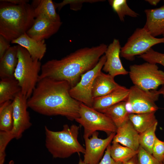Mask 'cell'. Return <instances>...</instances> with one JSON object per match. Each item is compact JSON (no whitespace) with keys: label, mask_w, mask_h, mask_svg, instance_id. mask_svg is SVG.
Returning a JSON list of instances; mask_svg holds the SVG:
<instances>
[{"label":"cell","mask_w":164,"mask_h":164,"mask_svg":"<svg viewBox=\"0 0 164 164\" xmlns=\"http://www.w3.org/2000/svg\"><path fill=\"white\" fill-rule=\"evenodd\" d=\"M67 81L48 78L39 80L30 97L28 107L39 114L61 115L72 121L79 117L81 102L70 95Z\"/></svg>","instance_id":"obj_1"},{"label":"cell","mask_w":164,"mask_h":164,"mask_svg":"<svg viewBox=\"0 0 164 164\" xmlns=\"http://www.w3.org/2000/svg\"><path fill=\"white\" fill-rule=\"evenodd\" d=\"M108 46L101 43L96 46L79 49L60 59H52L42 65L39 80L48 78L65 80L71 88L80 81L82 76L94 68L104 55Z\"/></svg>","instance_id":"obj_2"},{"label":"cell","mask_w":164,"mask_h":164,"mask_svg":"<svg viewBox=\"0 0 164 164\" xmlns=\"http://www.w3.org/2000/svg\"><path fill=\"white\" fill-rule=\"evenodd\" d=\"M35 19L34 9L28 3L15 5L0 0V35L9 42L26 33Z\"/></svg>","instance_id":"obj_3"},{"label":"cell","mask_w":164,"mask_h":164,"mask_svg":"<svg viewBox=\"0 0 164 164\" xmlns=\"http://www.w3.org/2000/svg\"><path fill=\"white\" fill-rule=\"evenodd\" d=\"M44 129L45 146L53 158L65 159L75 153H84L85 148L78 140L79 126L65 124L62 130L54 131L45 126Z\"/></svg>","instance_id":"obj_4"},{"label":"cell","mask_w":164,"mask_h":164,"mask_svg":"<svg viewBox=\"0 0 164 164\" xmlns=\"http://www.w3.org/2000/svg\"><path fill=\"white\" fill-rule=\"evenodd\" d=\"M18 62L14 78L27 99L32 95L39 80L42 65L40 61L33 59L24 47L18 45Z\"/></svg>","instance_id":"obj_5"},{"label":"cell","mask_w":164,"mask_h":164,"mask_svg":"<svg viewBox=\"0 0 164 164\" xmlns=\"http://www.w3.org/2000/svg\"><path fill=\"white\" fill-rule=\"evenodd\" d=\"M79 115L75 120L84 128V138L97 131L104 132L108 135L116 132L117 127L107 115L81 103Z\"/></svg>","instance_id":"obj_6"},{"label":"cell","mask_w":164,"mask_h":164,"mask_svg":"<svg viewBox=\"0 0 164 164\" xmlns=\"http://www.w3.org/2000/svg\"><path fill=\"white\" fill-rule=\"evenodd\" d=\"M128 74L134 85L146 91L157 90L164 84V72L156 64L148 62L134 64L129 67Z\"/></svg>","instance_id":"obj_7"},{"label":"cell","mask_w":164,"mask_h":164,"mask_svg":"<svg viewBox=\"0 0 164 164\" xmlns=\"http://www.w3.org/2000/svg\"><path fill=\"white\" fill-rule=\"evenodd\" d=\"M161 43H164V37L156 38L144 27L137 28L121 47L120 56L127 60L132 61L135 56L143 54L152 46Z\"/></svg>","instance_id":"obj_8"},{"label":"cell","mask_w":164,"mask_h":164,"mask_svg":"<svg viewBox=\"0 0 164 164\" xmlns=\"http://www.w3.org/2000/svg\"><path fill=\"white\" fill-rule=\"evenodd\" d=\"M106 61V57L104 55L96 66L83 74L79 82L70 88L69 93L72 98L92 108L94 100L92 94L93 84L96 77L101 71Z\"/></svg>","instance_id":"obj_9"},{"label":"cell","mask_w":164,"mask_h":164,"mask_svg":"<svg viewBox=\"0 0 164 164\" xmlns=\"http://www.w3.org/2000/svg\"><path fill=\"white\" fill-rule=\"evenodd\" d=\"M129 90L127 100L132 104L133 114L155 112L158 109L155 102L159 95L157 90L146 91L134 85Z\"/></svg>","instance_id":"obj_10"},{"label":"cell","mask_w":164,"mask_h":164,"mask_svg":"<svg viewBox=\"0 0 164 164\" xmlns=\"http://www.w3.org/2000/svg\"><path fill=\"white\" fill-rule=\"evenodd\" d=\"M27 100L20 92L12 101L13 123L10 132L17 139L20 138L23 132L32 125L27 109Z\"/></svg>","instance_id":"obj_11"},{"label":"cell","mask_w":164,"mask_h":164,"mask_svg":"<svg viewBox=\"0 0 164 164\" xmlns=\"http://www.w3.org/2000/svg\"><path fill=\"white\" fill-rule=\"evenodd\" d=\"M116 133H113L105 139L98 137V132H94L90 138H84L85 152L83 161L86 164H98L104 152L112 142Z\"/></svg>","instance_id":"obj_12"},{"label":"cell","mask_w":164,"mask_h":164,"mask_svg":"<svg viewBox=\"0 0 164 164\" xmlns=\"http://www.w3.org/2000/svg\"><path fill=\"white\" fill-rule=\"evenodd\" d=\"M121 48L119 40L114 39L108 46L104 53L106 61L102 69L114 77L128 74V72L123 67L120 59Z\"/></svg>","instance_id":"obj_13"},{"label":"cell","mask_w":164,"mask_h":164,"mask_svg":"<svg viewBox=\"0 0 164 164\" xmlns=\"http://www.w3.org/2000/svg\"><path fill=\"white\" fill-rule=\"evenodd\" d=\"M62 22L45 19L35 18L34 23L26 32L30 37L37 41L45 40L57 32Z\"/></svg>","instance_id":"obj_14"},{"label":"cell","mask_w":164,"mask_h":164,"mask_svg":"<svg viewBox=\"0 0 164 164\" xmlns=\"http://www.w3.org/2000/svg\"><path fill=\"white\" fill-rule=\"evenodd\" d=\"M139 135L129 119L117 128L112 142L118 143L137 151L140 146Z\"/></svg>","instance_id":"obj_15"},{"label":"cell","mask_w":164,"mask_h":164,"mask_svg":"<svg viewBox=\"0 0 164 164\" xmlns=\"http://www.w3.org/2000/svg\"><path fill=\"white\" fill-rule=\"evenodd\" d=\"M146 20L144 28L154 37L164 35V1L161 7L145 10Z\"/></svg>","instance_id":"obj_16"},{"label":"cell","mask_w":164,"mask_h":164,"mask_svg":"<svg viewBox=\"0 0 164 164\" xmlns=\"http://www.w3.org/2000/svg\"><path fill=\"white\" fill-rule=\"evenodd\" d=\"M129 89L120 86L110 93L103 96L94 99L92 108L101 112L116 104L127 100Z\"/></svg>","instance_id":"obj_17"},{"label":"cell","mask_w":164,"mask_h":164,"mask_svg":"<svg viewBox=\"0 0 164 164\" xmlns=\"http://www.w3.org/2000/svg\"><path fill=\"white\" fill-rule=\"evenodd\" d=\"M11 43L17 44L24 48L35 60H41L46 52V46L45 40L36 41L29 37L26 33L12 41Z\"/></svg>","instance_id":"obj_18"},{"label":"cell","mask_w":164,"mask_h":164,"mask_svg":"<svg viewBox=\"0 0 164 164\" xmlns=\"http://www.w3.org/2000/svg\"><path fill=\"white\" fill-rule=\"evenodd\" d=\"M114 77L101 71L96 77L93 82L92 94L94 99L105 95L118 88Z\"/></svg>","instance_id":"obj_19"},{"label":"cell","mask_w":164,"mask_h":164,"mask_svg":"<svg viewBox=\"0 0 164 164\" xmlns=\"http://www.w3.org/2000/svg\"><path fill=\"white\" fill-rule=\"evenodd\" d=\"M18 45L10 46L0 58V79L14 77L18 62Z\"/></svg>","instance_id":"obj_20"},{"label":"cell","mask_w":164,"mask_h":164,"mask_svg":"<svg viewBox=\"0 0 164 164\" xmlns=\"http://www.w3.org/2000/svg\"><path fill=\"white\" fill-rule=\"evenodd\" d=\"M31 5L34 9L35 18L61 22L60 16L56 12L54 3L52 0H33Z\"/></svg>","instance_id":"obj_21"},{"label":"cell","mask_w":164,"mask_h":164,"mask_svg":"<svg viewBox=\"0 0 164 164\" xmlns=\"http://www.w3.org/2000/svg\"><path fill=\"white\" fill-rule=\"evenodd\" d=\"M21 92V88L14 77L2 78L0 81V104L12 101Z\"/></svg>","instance_id":"obj_22"},{"label":"cell","mask_w":164,"mask_h":164,"mask_svg":"<svg viewBox=\"0 0 164 164\" xmlns=\"http://www.w3.org/2000/svg\"><path fill=\"white\" fill-rule=\"evenodd\" d=\"M155 112L131 114H129V118L135 128L141 134L158 123Z\"/></svg>","instance_id":"obj_23"},{"label":"cell","mask_w":164,"mask_h":164,"mask_svg":"<svg viewBox=\"0 0 164 164\" xmlns=\"http://www.w3.org/2000/svg\"><path fill=\"white\" fill-rule=\"evenodd\" d=\"M101 112L109 118L117 128L122 125L129 120V114L125 109V101L119 102Z\"/></svg>","instance_id":"obj_24"},{"label":"cell","mask_w":164,"mask_h":164,"mask_svg":"<svg viewBox=\"0 0 164 164\" xmlns=\"http://www.w3.org/2000/svg\"><path fill=\"white\" fill-rule=\"evenodd\" d=\"M110 147V154L112 158L116 162H125L137 155L136 151L118 143H112Z\"/></svg>","instance_id":"obj_25"},{"label":"cell","mask_w":164,"mask_h":164,"mask_svg":"<svg viewBox=\"0 0 164 164\" xmlns=\"http://www.w3.org/2000/svg\"><path fill=\"white\" fill-rule=\"evenodd\" d=\"M12 101L0 104V131L10 132L13 127Z\"/></svg>","instance_id":"obj_26"},{"label":"cell","mask_w":164,"mask_h":164,"mask_svg":"<svg viewBox=\"0 0 164 164\" xmlns=\"http://www.w3.org/2000/svg\"><path fill=\"white\" fill-rule=\"evenodd\" d=\"M108 2L121 22L124 21L126 15L134 18L139 15L138 14L132 10L128 6L127 0H109Z\"/></svg>","instance_id":"obj_27"},{"label":"cell","mask_w":164,"mask_h":164,"mask_svg":"<svg viewBox=\"0 0 164 164\" xmlns=\"http://www.w3.org/2000/svg\"><path fill=\"white\" fill-rule=\"evenodd\" d=\"M158 123L144 132L140 134V146L148 153L152 154V148L156 138L155 131Z\"/></svg>","instance_id":"obj_28"},{"label":"cell","mask_w":164,"mask_h":164,"mask_svg":"<svg viewBox=\"0 0 164 164\" xmlns=\"http://www.w3.org/2000/svg\"><path fill=\"white\" fill-rule=\"evenodd\" d=\"M146 62L159 64L164 67V53L156 51L151 48L146 53L138 56Z\"/></svg>","instance_id":"obj_29"},{"label":"cell","mask_w":164,"mask_h":164,"mask_svg":"<svg viewBox=\"0 0 164 164\" xmlns=\"http://www.w3.org/2000/svg\"><path fill=\"white\" fill-rule=\"evenodd\" d=\"M138 164H163L152 155L139 146L137 155Z\"/></svg>","instance_id":"obj_30"},{"label":"cell","mask_w":164,"mask_h":164,"mask_svg":"<svg viewBox=\"0 0 164 164\" xmlns=\"http://www.w3.org/2000/svg\"><path fill=\"white\" fill-rule=\"evenodd\" d=\"M14 138L10 132L0 131V161L5 162L6 147L12 139Z\"/></svg>","instance_id":"obj_31"},{"label":"cell","mask_w":164,"mask_h":164,"mask_svg":"<svg viewBox=\"0 0 164 164\" xmlns=\"http://www.w3.org/2000/svg\"><path fill=\"white\" fill-rule=\"evenodd\" d=\"M152 155L159 161L162 162L164 156V142L157 137L152 148Z\"/></svg>","instance_id":"obj_32"},{"label":"cell","mask_w":164,"mask_h":164,"mask_svg":"<svg viewBox=\"0 0 164 164\" xmlns=\"http://www.w3.org/2000/svg\"><path fill=\"white\" fill-rule=\"evenodd\" d=\"M110 144L108 147L105 153L98 164H122V163L116 162L111 157L110 154Z\"/></svg>","instance_id":"obj_33"},{"label":"cell","mask_w":164,"mask_h":164,"mask_svg":"<svg viewBox=\"0 0 164 164\" xmlns=\"http://www.w3.org/2000/svg\"><path fill=\"white\" fill-rule=\"evenodd\" d=\"M10 43L4 37L0 35V58L10 47Z\"/></svg>","instance_id":"obj_34"},{"label":"cell","mask_w":164,"mask_h":164,"mask_svg":"<svg viewBox=\"0 0 164 164\" xmlns=\"http://www.w3.org/2000/svg\"><path fill=\"white\" fill-rule=\"evenodd\" d=\"M4 1L15 5H19L25 3H28L27 0H3Z\"/></svg>","instance_id":"obj_35"},{"label":"cell","mask_w":164,"mask_h":164,"mask_svg":"<svg viewBox=\"0 0 164 164\" xmlns=\"http://www.w3.org/2000/svg\"><path fill=\"white\" fill-rule=\"evenodd\" d=\"M122 164H138L137 155L128 161L122 163Z\"/></svg>","instance_id":"obj_36"},{"label":"cell","mask_w":164,"mask_h":164,"mask_svg":"<svg viewBox=\"0 0 164 164\" xmlns=\"http://www.w3.org/2000/svg\"><path fill=\"white\" fill-rule=\"evenodd\" d=\"M146 2H148L150 5H156L160 1V0H146Z\"/></svg>","instance_id":"obj_37"},{"label":"cell","mask_w":164,"mask_h":164,"mask_svg":"<svg viewBox=\"0 0 164 164\" xmlns=\"http://www.w3.org/2000/svg\"><path fill=\"white\" fill-rule=\"evenodd\" d=\"M157 93L159 95H162L164 98V84L161 86V87L158 90L156 91Z\"/></svg>","instance_id":"obj_38"},{"label":"cell","mask_w":164,"mask_h":164,"mask_svg":"<svg viewBox=\"0 0 164 164\" xmlns=\"http://www.w3.org/2000/svg\"><path fill=\"white\" fill-rule=\"evenodd\" d=\"M78 164H86L83 161V160H82L81 159H80L79 161Z\"/></svg>","instance_id":"obj_39"},{"label":"cell","mask_w":164,"mask_h":164,"mask_svg":"<svg viewBox=\"0 0 164 164\" xmlns=\"http://www.w3.org/2000/svg\"><path fill=\"white\" fill-rule=\"evenodd\" d=\"M8 164H15L13 160H11L9 162Z\"/></svg>","instance_id":"obj_40"},{"label":"cell","mask_w":164,"mask_h":164,"mask_svg":"<svg viewBox=\"0 0 164 164\" xmlns=\"http://www.w3.org/2000/svg\"><path fill=\"white\" fill-rule=\"evenodd\" d=\"M163 162L164 163V157H163Z\"/></svg>","instance_id":"obj_41"},{"label":"cell","mask_w":164,"mask_h":164,"mask_svg":"<svg viewBox=\"0 0 164 164\" xmlns=\"http://www.w3.org/2000/svg\"><path fill=\"white\" fill-rule=\"evenodd\" d=\"M163 37H164V35H163Z\"/></svg>","instance_id":"obj_42"},{"label":"cell","mask_w":164,"mask_h":164,"mask_svg":"<svg viewBox=\"0 0 164 164\" xmlns=\"http://www.w3.org/2000/svg\"><path fill=\"white\" fill-rule=\"evenodd\" d=\"M163 164H164V162H163Z\"/></svg>","instance_id":"obj_43"}]
</instances>
